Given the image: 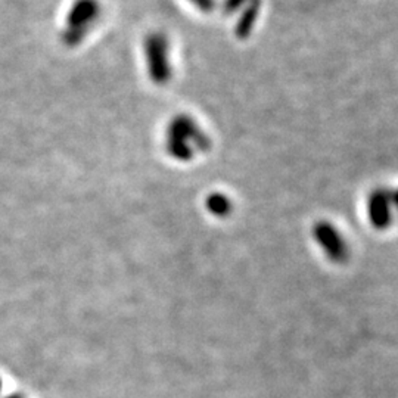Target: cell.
Segmentation results:
<instances>
[{
	"label": "cell",
	"instance_id": "cell-1",
	"mask_svg": "<svg viewBox=\"0 0 398 398\" xmlns=\"http://www.w3.org/2000/svg\"><path fill=\"white\" fill-rule=\"evenodd\" d=\"M211 139L198 123L186 114L176 115L165 131V149L171 158L188 162L199 152H207Z\"/></svg>",
	"mask_w": 398,
	"mask_h": 398
},
{
	"label": "cell",
	"instance_id": "cell-2",
	"mask_svg": "<svg viewBox=\"0 0 398 398\" xmlns=\"http://www.w3.org/2000/svg\"><path fill=\"white\" fill-rule=\"evenodd\" d=\"M99 16H101V5L97 0H76L66 15L61 35L62 42L68 47L78 46L95 27Z\"/></svg>",
	"mask_w": 398,
	"mask_h": 398
},
{
	"label": "cell",
	"instance_id": "cell-3",
	"mask_svg": "<svg viewBox=\"0 0 398 398\" xmlns=\"http://www.w3.org/2000/svg\"><path fill=\"white\" fill-rule=\"evenodd\" d=\"M147 74L157 85H165L173 76L170 62V42L164 32H151L143 44Z\"/></svg>",
	"mask_w": 398,
	"mask_h": 398
},
{
	"label": "cell",
	"instance_id": "cell-4",
	"mask_svg": "<svg viewBox=\"0 0 398 398\" xmlns=\"http://www.w3.org/2000/svg\"><path fill=\"white\" fill-rule=\"evenodd\" d=\"M313 238L329 260L342 263L348 257V245L341 231L330 222L320 220L313 226Z\"/></svg>",
	"mask_w": 398,
	"mask_h": 398
},
{
	"label": "cell",
	"instance_id": "cell-5",
	"mask_svg": "<svg viewBox=\"0 0 398 398\" xmlns=\"http://www.w3.org/2000/svg\"><path fill=\"white\" fill-rule=\"evenodd\" d=\"M366 211H368V219L375 229L378 230L388 229L394 217L391 189L387 188L373 189L368 196Z\"/></svg>",
	"mask_w": 398,
	"mask_h": 398
},
{
	"label": "cell",
	"instance_id": "cell-6",
	"mask_svg": "<svg viewBox=\"0 0 398 398\" xmlns=\"http://www.w3.org/2000/svg\"><path fill=\"white\" fill-rule=\"evenodd\" d=\"M260 12H261V0H253L251 4H248L239 12V18L236 21L235 32L241 40H245L253 35V31L260 18Z\"/></svg>",
	"mask_w": 398,
	"mask_h": 398
},
{
	"label": "cell",
	"instance_id": "cell-7",
	"mask_svg": "<svg viewBox=\"0 0 398 398\" xmlns=\"http://www.w3.org/2000/svg\"><path fill=\"white\" fill-rule=\"evenodd\" d=\"M205 207L207 210L215 215V217H227V215L234 210V204H231V199L224 195V193H211L207 201H205Z\"/></svg>",
	"mask_w": 398,
	"mask_h": 398
},
{
	"label": "cell",
	"instance_id": "cell-8",
	"mask_svg": "<svg viewBox=\"0 0 398 398\" xmlns=\"http://www.w3.org/2000/svg\"><path fill=\"white\" fill-rule=\"evenodd\" d=\"M253 0H223V11L227 15H234L236 12H241L248 4H251Z\"/></svg>",
	"mask_w": 398,
	"mask_h": 398
},
{
	"label": "cell",
	"instance_id": "cell-9",
	"mask_svg": "<svg viewBox=\"0 0 398 398\" xmlns=\"http://www.w3.org/2000/svg\"><path fill=\"white\" fill-rule=\"evenodd\" d=\"M201 12H211L217 6V0H189Z\"/></svg>",
	"mask_w": 398,
	"mask_h": 398
},
{
	"label": "cell",
	"instance_id": "cell-10",
	"mask_svg": "<svg viewBox=\"0 0 398 398\" xmlns=\"http://www.w3.org/2000/svg\"><path fill=\"white\" fill-rule=\"evenodd\" d=\"M391 201H392V208H394V212H397V214H398V188L391 191Z\"/></svg>",
	"mask_w": 398,
	"mask_h": 398
},
{
	"label": "cell",
	"instance_id": "cell-11",
	"mask_svg": "<svg viewBox=\"0 0 398 398\" xmlns=\"http://www.w3.org/2000/svg\"><path fill=\"white\" fill-rule=\"evenodd\" d=\"M9 398H21V397H16V395H13V397H9Z\"/></svg>",
	"mask_w": 398,
	"mask_h": 398
},
{
	"label": "cell",
	"instance_id": "cell-12",
	"mask_svg": "<svg viewBox=\"0 0 398 398\" xmlns=\"http://www.w3.org/2000/svg\"><path fill=\"white\" fill-rule=\"evenodd\" d=\"M0 388H2V382H0Z\"/></svg>",
	"mask_w": 398,
	"mask_h": 398
}]
</instances>
